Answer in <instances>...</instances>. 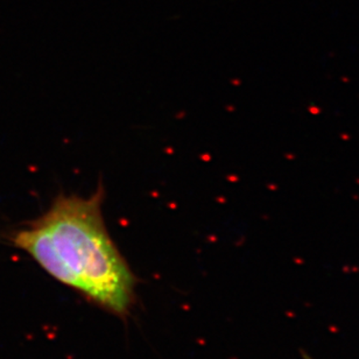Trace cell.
Instances as JSON below:
<instances>
[{"mask_svg": "<svg viewBox=\"0 0 359 359\" xmlns=\"http://www.w3.org/2000/svg\"><path fill=\"white\" fill-rule=\"evenodd\" d=\"M302 358H304V359H313V358H311V356H309V355H307V353H304V351H302Z\"/></svg>", "mask_w": 359, "mask_h": 359, "instance_id": "7a4b0ae2", "label": "cell"}, {"mask_svg": "<svg viewBox=\"0 0 359 359\" xmlns=\"http://www.w3.org/2000/svg\"><path fill=\"white\" fill-rule=\"evenodd\" d=\"M104 200L100 182L87 197L60 194L43 214L12 232L10 239L59 283L125 318L135 302L137 278L111 238Z\"/></svg>", "mask_w": 359, "mask_h": 359, "instance_id": "6da1fadb", "label": "cell"}]
</instances>
